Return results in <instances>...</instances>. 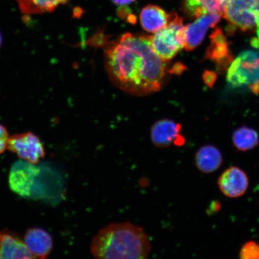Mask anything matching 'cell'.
I'll return each mask as SVG.
<instances>
[{
  "label": "cell",
  "mask_w": 259,
  "mask_h": 259,
  "mask_svg": "<svg viewBox=\"0 0 259 259\" xmlns=\"http://www.w3.org/2000/svg\"><path fill=\"white\" fill-rule=\"evenodd\" d=\"M139 19L145 31L155 33L166 27L169 15L158 6L148 5L142 10Z\"/></svg>",
  "instance_id": "obj_15"
},
{
  "label": "cell",
  "mask_w": 259,
  "mask_h": 259,
  "mask_svg": "<svg viewBox=\"0 0 259 259\" xmlns=\"http://www.w3.org/2000/svg\"><path fill=\"white\" fill-rule=\"evenodd\" d=\"M9 134L4 126L0 124V154L4 153L7 148Z\"/></svg>",
  "instance_id": "obj_20"
},
{
  "label": "cell",
  "mask_w": 259,
  "mask_h": 259,
  "mask_svg": "<svg viewBox=\"0 0 259 259\" xmlns=\"http://www.w3.org/2000/svg\"><path fill=\"white\" fill-rule=\"evenodd\" d=\"M181 125L170 119L155 122L151 129V139L153 145L164 148L175 144L181 146L185 139L181 135Z\"/></svg>",
  "instance_id": "obj_8"
},
{
  "label": "cell",
  "mask_w": 259,
  "mask_h": 259,
  "mask_svg": "<svg viewBox=\"0 0 259 259\" xmlns=\"http://www.w3.org/2000/svg\"><path fill=\"white\" fill-rule=\"evenodd\" d=\"M7 148L22 160L34 164H37L45 156V148L40 139L31 132L10 137Z\"/></svg>",
  "instance_id": "obj_6"
},
{
  "label": "cell",
  "mask_w": 259,
  "mask_h": 259,
  "mask_svg": "<svg viewBox=\"0 0 259 259\" xmlns=\"http://www.w3.org/2000/svg\"><path fill=\"white\" fill-rule=\"evenodd\" d=\"M223 155L219 149L212 145L200 147L195 155L196 166L204 174H211L222 166Z\"/></svg>",
  "instance_id": "obj_14"
},
{
  "label": "cell",
  "mask_w": 259,
  "mask_h": 259,
  "mask_svg": "<svg viewBox=\"0 0 259 259\" xmlns=\"http://www.w3.org/2000/svg\"><path fill=\"white\" fill-rule=\"evenodd\" d=\"M184 28L183 19L176 13H171L166 27L148 36L155 53L166 62L172 59L184 47Z\"/></svg>",
  "instance_id": "obj_3"
},
{
  "label": "cell",
  "mask_w": 259,
  "mask_h": 259,
  "mask_svg": "<svg viewBox=\"0 0 259 259\" xmlns=\"http://www.w3.org/2000/svg\"><path fill=\"white\" fill-rule=\"evenodd\" d=\"M184 69H185V67H184L182 64L177 63L175 64V66L172 69L170 70V72L174 73L179 74L183 72Z\"/></svg>",
  "instance_id": "obj_23"
},
{
  "label": "cell",
  "mask_w": 259,
  "mask_h": 259,
  "mask_svg": "<svg viewBox=\"0 0 259 259\" xmlns=\"http://www.w3.org/2000/svg\"><path fill=\"white\" fill-rule=\"evenodd\" d=\"M223 16L233 27L255 32L252 45L259 47V0H228Z\"/></svg>",
  "instance_id": "obj_5"
},
{
  "label": "cell",
  "mask_w": 259,
  "mask_h": 259,
  "mask_svg": "<svg viewBox=\"0 0 259 259\" xmlns=\"http://www.w3.org/2000/svg\"><path fill=\"white\" fill-rule=\"evenodd\" d=\"M135 0H112V2L115 4L119 6H124L131 4L132 3L134 2Z\"/></svg>",
  "instance_id": "obj_24"
},
{
  "label": "cell",
  "mask_w": 259,
  "mask_h": 259,
  "mask_svg": "<svg viewBox=\"0 0 259 259\" xmlns=\"http://www.w3.org/2000/svg\"><path fill=\"white\" fill-rule=\"evenodd\" d=\"M228 0H184V10L193 18L208 14L223 16Z\"/></svg>",
  "instance_id": "obj_16"
},
{
  "label": "cell",
  "mask_w": 259,
  "mask_h": 259,
  "mask_svg": "<svg viewBox=\"0 0 259 259\" xmlns=\"http://www.w3.org/2000/svg\"><path fill=\"white\" fill-rule=\"evenodd\" d=\"M33 258L20 236L6 230L0 231V259Z\"/></svg>",
  "instance_id": "obj_12"
},
{
  "label": "cell",
  "mask_w": 259,
  "mask_h": 259,
  "mask_svg": "<svg viewBox=\"0 0 259 259\" xmlns=\"http://www.w3.org/2000/svg\"><path fill=\"white\" fill-rule=\"evenodd\" d=\"M2 41V35H1V34H0V47H1Z\"/></svg>",
  "instance_id": "obj_25"
},
{
  "label": "cell",
  "mask_w": 259,
  "mask_h": 259,
  "mask_svg": "<svg viewBox=\"0 0 259 259\" xmlns=\"http://www.w3.org/2000/svg\"><path fill=\"white\" fill-rule=\"evenodd\" d=\"M24 242L34 258H47L53 248L51 235L41 228L28 229L24 236Z\"/></svg>",
  "instance_id": "obj_13"
},
{
  "label": "cell",
  "mask_w": 259,
  "mask_h": 259,
  "mask_svg": "<svg viewBox=\"0 0 259 259\" xmlns=\"http://www.w3.org/2000/svg\"><path fill=\"white\" fill-rule=\"evenodd\" d=\"M239 258L241 259H259V244L258 243L254 241L246 242L239 251Z\"/></svg>",
  "instance_id": "obj_19"
},
{
  "label": "cell",
  "mask_w": 259,
  "mask_h": 259,
  "mask_svg": "<svg viewBox=\"0 0 259 259\" xmlns=\"http://www.w3.org/2000/svg\"><path fill=\"white\" fill-rule=\"evenodd\" d=\"M90 250L100 259H144L151 251L148 236L142 227L131 222L113 223L92 239Z\"/></svg>",
  "instance_id": "obj_2"
},
{
  "label": "cell",
  "mask_w": 259,
  "mask_h": 259,
  "mask_svg": "<svg viewBox=\"0 0 259 259\" xmlns=\"http://www.w3.org/2000/svg\"><path fill=\"white\" fill-rule=\"evenodd\" d=\"M218 185L224 195L231 198H237L247 192L248 177L240 168L231 166L223 171L219 177Z\"/></svg>",
  "instance_id": "obj_11"
},
{
  "label": "cell",
  "mask_w": 259,
  "mask_h": 259,
  "mask_svg": "<svg viewBox=\"0 0 259 259\" xmlns=\"http://www.w3.org/2000/svg\"><path fill=\"white\" fill-rule=\"evenodd\" d=\"M203 79L206 85L211 87L215 82L216 74L210 71H206L203 74Z\"/></svg>",
  "instance_id": "obj_21"
},
{
  "label": "cell",
  "mask_w": 259,
  "mask_h": 259,
  "mask_svg": "<svg viewBox=\"0 0 259 259\" xmlns=\"http://www.w3.org/2000/svg\"><path fill=\"white\" fill-rule=\"evenodd\" d=\"M40 170L39 168L28 161H16L10 170V188L19 196L30 198L32 188Z\"/></svg>",
  "instance_id": "obj_7"
},
{
  "label": "cell",
  "mask_w": 259,
  "mask_h": 259,
  "mask_svg": "<svg viewBox=\"0 0 259 259\" xmlns=\"http://www.w3.org/2000/svg\"><path fill=\"white\" fill-rule=\"evenodd\" d=\"M166 63L144 35L125 34L106 51V69L113 82L134 95L160 90L166 75Z\"/></svg>",
  "instance_id": "obj_1"
},
{
  "label": "cell",
  "mask_w": 259,
  "mask_h": 259,
  "mask_svg": "<svg viewBox=\"0 0 259 259\" xmlns=\"http://www.w3.org/2000/svg\"><path fill=\"white\" fill-rule=\"evenodd\" d=\"M221 203L218 201L212 202L210 203L209 208L208 209V213H213L219 211L221 209Z\"/></svg>",
  "instance_id": "obj_22"
},
{
  "label": "cell",
  "mask_w": 259,
  "mask_h": 259,
  "mask_svg": "<svg viewBox=\"0 0 259 259\" xmlns=\"http://www.w3.org/2000/svg\"><path fill=\"white\" fill-rule=\"evenodd\" d=\"M232 143L236 150L239 151L247 152L253 150L259 145L258 133L250 127L242 126L233 134Z\"/></svg>",
  "instance_id": "obj_17"
},
{
  "label": "cell",
  "mask_w": 259,
  "mask_h": 259,
  "mask_svg": "<svg viewBox=\"0 0 259 259\" xmlns=\"http://www.w3.org/2000/svg\"><path fill=\"white\" fill-rule=\"evenodd\" d=\"M222 16L218 14L203 15L186 25L184 28L186 50L191 51L199 47L205 38L207 31L218 23Z\"/></svg>",
  "instance_id": "obj_10"
},
{
  "label": "cell",
  "mask_w": 259,
  "mask_h": 259,
  "mask_svg": "<svg viewBox=\"0 0 259 259\" xmlns=\"http://www.w3.org/2000/svg\"><path fill=\"white\" fill-rule=\"evenodd\" d=\"M69 0H17L21 11L24 14L35 15L54 11L58 6Z\"/></svg>",
  "instance_id": "obj_18"
},
{
  "label": "cell",
  "mask_w": 259,
  "mask_h": 259,
  "mask_svg": "<svg viewBox=\"0 0 259 259\" xmlns=\"http://www.w3.org/2000/svg\"><path fill=\"white\" fill-rule=\"evenodd\" d=\"M229 67L227 81L232 88L245 87L259 95V56L255 51L242 52Z\"/></svg>",
  "instance_id": "obj_4"
},
{
  "label": "cell",
  "mask_w": 259,
  "mask_h": 259,
  "mask_svg": "<svg viewBox=\"0 0 259 259\" xmlns=\"http://www.w3.org/2000/svg\"><path fill=\"white\" fill-rule=\"evenodd\" d=\"M210 44L206 52V58L214 63L219 72H224L233 61V56L221 28H216L210 35Z\"/></svg>",
  "instance_id": "obj_9"
}]
</instances>
